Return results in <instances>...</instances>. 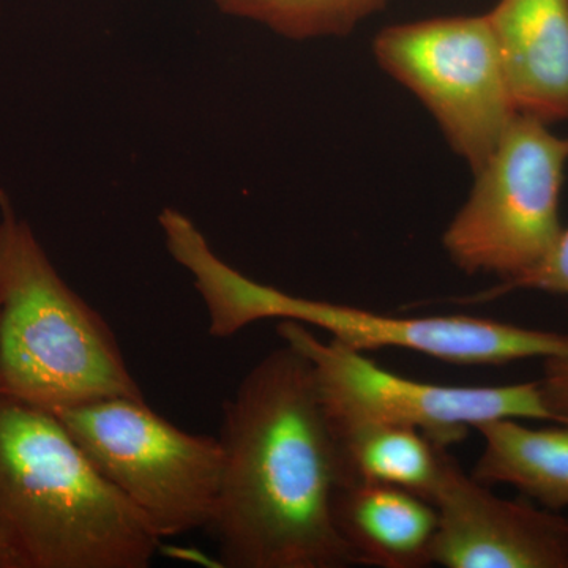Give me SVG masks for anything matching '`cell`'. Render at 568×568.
Masks as SVG:
<instances>
[{
  "label": "cell",
  "instance_id": "6da1fadb",
  "mask_svg": "<svg viewBox=\"0 0 568 568\" xmlns=\"http://www.w3.org/2000/svg\"><path fill=\"white\" fill-rule=\"evenodd\" d=\"M223 463L207 529L227 568L355 566L336 530L338 448L312 365L284 343L224 402Z\"/></svg>",
  "mask_w": 568,
  "mask_h": 568
},
{
  "label": "cell",
  "instance_id": "7a4b0ae2",
  "mask_svg": "<svg viewBox=\"0 0 568 568\" xmlns=\"http://www.w3.org/2000/svg\"><path fill=\"white\" fill-rule=\"evenodd\" d=\"M0 536L24 568H145L162 541L54 413L2 394Z\"/></svg>",
  "mask_w": 568,
  "mask_h": 568
},
{
  "label": "cell",
  "instance_id": "3957f363",
  "mask_svg": "<svg viewBox=\"0 0 568 568\" xmlns=\"http://www.w3.org/2000/svg\"><path fill=\"white\" fill-rule=\"evenodd\" d=\"M175 263L192 275L209 334L230 338L260 321L320 328L351 349H406L454 365H506L568 354V335L469 315L392 316L287 294L223 261L200 227L175 209L159 219Z\"/></svg>",
  "mask_w": 568,
  "mask_h": 568
},
{
  "label": "cell",
  "instance_id": "277c9868",
  "mask_svg": "<svg viewBox=\"0 0 568 568\" xmlns=\"http://www.w3.org/2000/svg\"><path fill=\"white\" fill-rule=\"evenodd\" d=\"M0 394L54 414L144 398L110 324L59 275L2 190Z\"/></svg>",
  "mask_w": 568,
  "mask_h": 568
},
{
  "label": "cell",
  "instance_id": "5b68a950",
  "mask_svg": "<svg viewBox=\"0 0 568 568\" xmlns=\"http://www.w3.org/2000/svg\"><path fill=\"white\" fill-rule=\"evenodd\" d=\"M55 416L156 536L207 528L222 476L219 437L179 428L144 398L102 399Z\"/></svg>",
  "mask_w": 568,
  "mask_h": 568
},
{
  "label": "cell",
  "instance_id": "8992f818",
  "mask_svg": "<svg viewBox=\"0 0 568 568\" xmlns=\"http://www.w3.org/2000/svg\"><path fill=\"white\" fill-rule=\"evenodd\" d=\"M568 138L518 112L484 166L476 185L448 224L443 246L466 274H491L503 283L544 263L558 242L560 192Z\"/></svg>",
  "mask_w": 568,
  "mask_h": 568
},
{
  "label": "cell",
  "instance_id": "52a82bcc",
  "mask_svg": "<svg viewBox=\"0 0 568 568\" xmlns=\"http://www.w3.org/2000/svg\"><path fill=\"white\" fill-rule=\"evenodd\" d=\"M280 338L308 358L325 416L334 432L358 426L413 428L448 448L497 418L559 424L537 383L507 386H440L384 369L335 339L320 338L304 324L280 321Z\"/></svg>",
  "mask_w": 568,
  "mask_h": 568
},
{
  "label": "cell",
  "instance_id": "ba28073f",
  "mask_svg": "<svg viewBox=\"0 0 568 568\" xmlns=\"http://www.w3.org/2000/svg\"><path fill=\"white\" fill-rule=\"evenodd\" d=\"M373 54L432 112L470 170H480L518 114L487 14L388 26Z\"/></svg>",
  "mask_w": 568,
  "mask_h": 568
},
{
  "label": "cell",
  "instance_id": "9c48e42d",
  "mask_svg": "<svg viewBox=\"0 0 568 568\" xmlns=\"http://www.w3.org/2000/svg\"><path fill=\"white\" fill-rule=\"evenodd\" d=\"M433 564L446 568H568V518L495 495L448 454L432 499Z\"/></svg>",
  "mask_w": 568,
  "mask_h": 568
},
{
  "label": "cell",
  "instance_id": "30bf717a",
  "mask_svg": "<svg viewBox=\"0 0 568 568\" xmlns=\"http://www.w3.org/2000/svg\"><path fill=\"white\" fill-rule=\"evenodd\" d=\"M515 108L568 119V0H499L487 13Z\"/></svg>",
  "mask_w": 568,
  "mask_h": 568
},
{
  "label": "cell",
  "instance_id": "8fae6325",
  "mask_svg": "<svg viewBox=\"0 0 568 568\" xmlns=\"http://www.w3.org/2000/svg\"><path fill=\"white\" fill-rule=\"evenodd\" d=\"M334 518L354 564L379 568L433 564L436 507L407 489L345 481L336 488Z\"/></svg>",
  "mask_w": 568,
  "mask_h": 568
},
{
  "label": "cell",
  "instance_id": "7c38bea8",
  "mask_svg": "<svg viewBox=\"0 0 568 568\" xmlns=\"http://www.w3.org/2000/svg\"><path fill=\"white\" fill-rule=\"evenodd\" d=\"M521 418H497L478 425L484 450L473 476L484 485L518 489L549 510L568 508V424L526 425Z\"/></svg>",
  "mask_w": 568,
  "mask_h": 568
},
{
  "label": "cell",
  "instance_id": "4fadbf2b",
  "mask_svg": "<svg viewBox=\"0 0 568 568\" xmlns=\"http://www.w3.org/2000/svg\"><path fill=\"white\" fill-rule=\"evenodd\" d=\"M334 436L342 484L392 485L432 503L446 467L447 448L437 447L417 429L403 426H358L334 432Z\"/></svg>",
  "mask_w": 568,
  "mask_h": 568
},
{
  "label": "cell",
  "instance_id": "5bb4252c",
  "mask_svg": "<svg viewBox=\"0 0 568 568\" xmlns=\"http://www.w3.org/2000/svg\"><path fill=\"white\" fill-rule=\"evenodd\" d=\"M224 13L267 26L294 40L339 37L386 7L388 0H215Z\"/></svg>",
  "mask_w": 568,
  "mask_h": 568
},
{
  "label": "cell",
  "instance_id": "9a60e30c",
  "mask_svg": "<svg viewBox=\"0 0 568 568\" xmlns=\"http://www.w3.org/2000/svg\"><path fill=\"white\" fill-rule=\"evenodd\" d=\"M515 290H536L544 293L567 295L568 297V230H564L558 242L552 246L551 253L545 257L544 263L537 265L529 274L514 282L500 283L495 290L469 298V302H480L485 298H495Z\"/></svg>",
  "mask_w": 568,
  "mask_h": 568
},
{
  "label": "cell",
  "instance_id": "2e32d148",
  "mask_svg": "<svg viewBox=\"0 0 568 568\" xmlns=\"http://www.w3.org/2000/svg\"><path fill=\"white\" fill-rule=\"evenodd\" d=\"M538 386L556 420L568 424V354L545 358L544 376Z\"/></svg>",
  "mask_w": 568,
  "mask_h": 568
},
{
  "label": "cell",
  "instance_id": "e0dca14e",
  "mask_svg": "<svg viewBox=\"0 0 568 568\" xmlns=\"http://www.w3.org/2000/svg\"><path fill=\"white\" fill-rule=\"evenodd\" d=\"M0 568H24L17 552L3 540L2 536H0Z\"/></svg>",
  "mask_w": 568,
  "mask_h": 568
}]
</instances>
